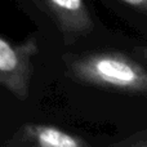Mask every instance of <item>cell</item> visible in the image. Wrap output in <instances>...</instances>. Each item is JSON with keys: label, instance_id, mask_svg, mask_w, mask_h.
I'll use <instances>...</instances> for the list:
<instances>
[{"label": "cell", "instance_id": "obj_1", "mask_svg": "<svg viewBox=\"0 0 147 147\" xmlns=\"http://www.w3.org/2000/svg\"><path fill=\"white\" fill-rule=\"evenodd\" d=\"M74 78L86 85L125 94L147 93V69L121 52H92L74 58Z\"/></svg>", "mask_w": 147, "mask_h": 147}, {"label": "cell", "instance_id": "obj_2", "mask_svg": "<svg viewBox=\"0 0 147 147\" xmlns=\"http://www.w3.org/2000/svg\"><path fill=\"white\" fill-rule=\"evenodd\" d=\"M67 38L75 40L93 30V20L84 0H47Z\"/></svg>", "mask_w": 147, "mask_h": 147}, {"label": "cell", "instance_id": "obj_3", "mask_svg": "<svg viewBox=\"0 0 147 147\" xmlns=\"http://www.w3.org/2000/svg\"><path fill=\"white\" fill-rule=\"evenodd\" d=\"M18 66V54L16 51L0 38V71H12Z\"/></svg>", "mask_w": 147, "mask_h": 147}, {"label": "cell", "instance_id": "obj_4", "mask_svg": "<svg viewBox=\"0 0 147 147\" xmlns=\"http://www.w3.org/2000/svg\"><path fill=\"white\" fill-rule=\"evenodd\" d=\"M110 147H147V129L133 133Z\"/></svg>", "mask_w": 147, "mask_h": 147}, {"label": "cell", "instance_id": "obj_5", "mask_svg": "<svg viewBox=\"0 0 147 147\" xmlns=\"http://www.w3.org/2000/svg\"><path fill=\"white\" fill-rule=\"evenodd\" d=\"M120 1L147 14V0H120Z\"/></svg>", "mask_w": 147, "mask_h": 147}, {"label": "cell", "instance_id": "obj_6", "mask_svg": "<svg viewBox=\"0 0 147 147\" xmlns=\"http://www.w3.org/2000/svg\"><path fill=\"white\" fill-rule=\"evenodd\" d=\"M137 53H140V56L142 57L143 59L147 62V47H143V48H138Z\"/></svg>", "mask_w": 147, "mask_h": 147}]
</instances>
